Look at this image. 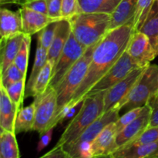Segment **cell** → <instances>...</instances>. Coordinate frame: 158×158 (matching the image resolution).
Masks as SVG:
<instances>
[{"mask_svg":"<svg viewBox=\"0 0 158 158\" xmlns=\"http://www.w3.org/2000/svg\"><path fill=\"white\" fill-rule=\"evenodd\" d=\"M134 32V24L130 23L110 30L103 37L93 53L86 77L66 106L71 109L83 102L90 89L104 77L126 51Z\"/></svg>","mask_w":158,"mask_h":158,"instance_id":"6da1fadb","label":"cell"},{"mask_svg":"<svg viewBox=\"0 0 158 158\" xmlns=\"http://www.w3.org/2000/svg\"><path fill=\"white\" fill-rule=\"evenodd\" d=\"M106 91L87 96L82 102L81 107L56 145L65 147L73 142L88 127L104 113V96Z\"/></svg>","mask_w":158,"mask_h":158,"instance_id":"7a4b0ae2","label":"cell"},{"mask_svg":"<svg viewBox=\"0 0 158 158\" xmlns=\"http://www.w3.org/2000/svg\"><path fill=\"white\" fill-rule=\"evenodd\" d=\"M72 32L86 48L99 43L110 32L111 15L101 12H80L69 19Z\"/></svg>","mask_w":158,"mask_h":158,"instance_id":"3957f363","label":"cell"},{"mask_svg":"<svg viewBox=\"0 0 158 158\" xmlns=\"http://www.w3.org/2000/svg\"><path fill=\"white\" fill-rule=\"evenodd\" d=\"M98 43L87 48L84 54L69 69L55 89L57 94L56 124L60 123V115L63 109L71 101L79 86L86 77L92 60L93 53Z\"/></svg>","mask_w":158,"mask_h":158,"instance_id":"277c9868","label":"cell"},{"mask_svg":"<svg viewBox=\"0 0 158 158\" xmlns=\"http://www.w3.org/2000/svg\"><path fill=\"white\" fill-rule=\"evenodd\" d=\"M158 92V66L150 64L143 76L128 96L121 110L125 112L148 104L150 99Z\"/></svg>","mask_w":158,"mask_h":158,"instance_id":"5b68a950","label":"cell"},{"mask_svg":"<svg viewBox=\"0 0 158 158\" xmlns=\"http://www.w3.org/2000/svg\"><path fill=\"white\" fill-rule=\"evenodd\" d=\"M35 106L33 131L40 135L56 126L57 94L55 89L48 87L42 95L34 98Z\"/></svg>","mask_w":158,"mask_h":158,"instance_id":"8992f818","label":"cell"},{"mask_svg":"<svg viewBox=\"0 0 158 158\" xmlns=\"http://www.w3.org/2000/svg\"><path fill=\"white\" fill-rule=\"evenodd\" d=\"M86 49L87 48L79 43L73 32H71L67 43L52 68V77L48 87L56 89L69 69L84 54Z\"/></svg>","mask_w":158,"mask_h":158,"instance_id":"52a82bcc","label":"cell"},{"mask_svg":"<svg viewBox=\"0 0 158 158\" xmlns=\"http://www.w3.org/2000/svg\"><path fill=\"white\" fill-rule=\"evenodd\" d=\"M148 66L134 69L127 77L106 91L104 96V113L116 107L120 108L121 110L128 96L141 78Z\"/></svg>","mask_w":158,"mask_h":158,"instance_id":"ba28073f","label":"cell"},{"mask_svg":"<svg viewBox=\"0 0 158 158\" xmlns=\"http://www.w3.org/2000/svg\"><path fill=\"white\" fill-rule=\"evenodd\" d=\"M137 68H138V66L134 63L128 52L125 51L114 66L90 89L86 97L91 94L108 90L110 88L127 77L134 69Z\"/></svg>","mask_w":158,"mask_h":158,"instance_id":"9c48e42d","label":"cell"},{"mask_svg":"<svg viewBox=\"0 0 158 158\" xmlns=\"http://www.w3.org/2000/svg\"><path fill=\"white\" fill-rule=\"evenodd\" d=\"M138 67H146L157 56L148 37L140 31H134L126 49Z\"/></svg>","mask_w":158,"mask_h":158,"instance_id":"30bf717a","label":"cell"},{"mask_svg":"<svg viewBox=\"0 0 158 158\" xmlns=\"http://www.w3.org/2000/svg\"><path fill=\"white\" fill-rule=\"evenodd\" d=\"M151 115V109L149 105L147 104L143 113L117 134L114 152L132 143L149 127Z\"/></svg>","mask_w":158,"mask_h":158,"instance_id":"8fae6325","label":"cell"},{"mask_svg":"<svg viewBox=\"0 0 158 158\" xmlns=\"http://www.w3.org/2000/svg\"><path fill=\"white\" fill-rule=\"evenodd\" d=\"M115 122L106 125L93 142L91 146L92 158H106L114 152L117 134Z\"/></svg>","mask_w":158,"mask_h":158,"instance_id":"7c38bea8","label":"cell"},{"mask_svg":"<svg viewBox=\"0 0 158 158\" xmlns=\"http://www.w3.org/2000/svg\"><path fill=\"white\" fill-rule=\"evenodd\" d=\"M19 10L21 14L23 33L26 35H32L38 33L49 23L55 21H60L53 19L49 15L35 12L25 6H22Z\"/></svg>","mask_w":158,"mask_h":158,"instance_id":"4fadbf2b","label":"cell"},{"mask_svg":"<svg viewBox=\"0 0 158 158\" xmlns=\"http://www.w3.org/2000/svg\"><path fill=\"white\" fill-rule=\"evenodd\" d=\"M23 33L22 18L19 10L13 12L2 8L0 10V35L1 43Z\"/></svg>","mask_w":158,"mask_h":158,"instance_id":"5bb4252c","label":"cell"},{"mask_svg":"<svg viewBox=\"0 0 158 158\" xmlns=\"http://www.w3.org/2000/svg\"><path fill=\"white\" fill-rule=\"evenodd\" d=\"M19 109L11 100L6 88L0 85V127L1 131L14 132ZM15 133V132H14Z\"/></svg>","mask_w":158,"mask_h":158,"instance_id":"9a60e30c","label":"cell"},{"mask_svg":"<svg viewBox=\"0 0 158 158\" xmlns=\"http://www.w3.org/2000/svg\"><path fill=\"white\" fill-rule=\"evenodd\" d=\"M72 32L69 20L61 19L58 22L53 41L48 49V61L54 66L60 57L65 45Z\"/></svg>","mask_w":158,"mask_h":158,"instance_id":"2e32d148","label":"cell"},{"mask_svg":"<svg viewBox=\"0 0 158 158\" xmlns=\"http://www.w3.org/2000/svg\"><path fill=\"white\" fill-rule=\"evenodd\" d=\"M106 158H158V141L123 147Z\"/></svg>","mask_w":158,"mask_h":158,"instance_id":"e0dca14e","label":"cell"},{"mask_svg":"<svg viewBox=\"0 0 158 158\" xmlns=\"http://www.w3.org/2000/svg\"><path fill=\"white\" fill-rule=\"evenodd\" d=\"M138 0H121L115 10L110 14L111 22L110 31L133 23Z\"/></svg>","mask_w":158,"mask_h":158,"instance_id":"ac0fdd59","label":"cell"},{"mask_svg":"<svg viewBox=\"0 0 158 158\" xmlns=\"http://www.w3.org/2000/svg\"><path fill=\"white\" fill-rule=\"evenodd\" d=\"M24 35V33H20L1 43V74H2L12 63H14L21 48Z\"/></svg>","mask_w":158,"mask_h":158,"instance_id":"d6986e66","label":"cell"},{"mask_svg":"<svg viewBox=\"0 0 158 158\" xmlns=\"http://www.w3.org/2000/svg\"><path fill=\"white\" fill-rule=\"evenodd\" d=\"M48 61V51L41 46V44L37 42L36 50H35V60H34L33 66H32L31 75L25 88V97L26 99L29 97L33 96V87L36 81L38 76L40 72L43 70Z\"/></svg>","mask_w":158,"mask_h":158,"instance_id":"ffe728a7","label":"cell"},{"mask_svg":"<svg viewBox=\"0 0 158 158\" xmlns=\"http://www.w3.org/2000/svg\"><path fill=\"white\" fill-rule=\"evenodd\" d=\"M35 106L34 102L30 105L22 108L17 114L15 122V134L23 132H29L33 130L35 123Z\"/></svg>","mask_w":158,"mask_h":158,"instance_id":"44dd1931","label":"cell"},{"mask_svg":"<svg viewBox=\"0 0 158 158\" xmlns=\"http://www.w3.org/2000/svg\"><path fill=\"white\" fill-rule=\"evenodd\" d=\"M81 12L111 14L121 0H78Z\"/></svg>","mask_w":158,"mask_h":158,"instance_id":"7402d4cb","label":"cell"},{"mask_svg":"<svg viewBox=\"0 0 158 158\" xmlns=\"http://www.w3.org/2000/svg\"><path fill=\"white\" fill-rule=\"evenodd\" d=\"M0 158H20L19 149L14 132L1 131Z\"/></svg>","mask_w":158,"mask_h":158,"instance_id":"603a6c76","label":"cell"},{"mask_svg":"<svg viewBox=\"0 0 158 158\" xmlns=\"http://www.w3.org/2000/svg\"><path fill=\"white\" fill-rule=\"evenodd\" d=\"M140 32L148 37L157 56H158V7L156 3L142 26Z\"/></svg>","mask_w":158,"mask_h":158,"instance_id":"cb8c5ba5","label":"cell"},{"mask_svg":"<svg viewBox=\"0 0 158 158\" xmlns=\"http://www.w3.org/2000/svg\"><path fill=\"white\" fill-rule=\"evenodd\" d=\"M156 3V0H138L134 19V31H140L148 15Z\"/></svg>","mask_w":158,"mask_h":158,"instance_id":"d4e9b609","label":"cell"},{"mask_svg":"<svg viewBox=\"0 0 158 158\" xmlns=\"http://www.w3.org/2000/svg\"><path fill=\"white\" fill-rule=\"evenodd\" d=\"M52 68H53L52 65L49 61H47L46 66L38 76V78L34 85L33 96H32L33 98L42 95L47 89L52 77Z\"/></svg>","mask_w":158,"mask_h":158,"instance_id":"484cf974","label":"cell"},{"mask_svg":"<svg viewBox=\"0 0 158 158\" xmlns=\"http://www.w3.org/2000/svg\"><path fill=\"white\" fill-rule=\"evenodd\" d=\"M31 46V35L25 34L23 38V43L19 49L18 55L15 58L14 63L19 68L22 73L26 77V73L28 69V63H29V51Z\"/></svg>","mask_w":158,"mask_h":158,"instance_id":"4316f807","label":"cell"},{"mask_svg":"<svg viewBox=\"0 0 158 158\" xmlns=\"http://www.w3.org/2000/svg\"><path fill=\"white\" fill-rule=\"evenodd\" d=\"M26 85V78H23L6 87L9 98L18 107L19 110H20L23 108L22 106H23V100L25 99Z\"/></svg>","mask_w":158,"mask_h":158,"instance_id":"83f0119b","label":"cell"},{"mask_svg":"<svg viewBox=\"0 0 158 158\" xmlns=\"http://www.w3.org/2000/svg\"><path fill=\"white\" fill-rule=\"evenodd\" d=\"M58 22L59 21H55L49 23V25H47L46 27L43 28L41 31L38 32L37 42L40 44H41V46L47 51L50 47L52 41H53Z\"/></svg>","mask_w":158,"mask_h":158,"instance_id":"f1b7e54d","label":"cell"},{"mask_svg":"<svg viewBox=\"0 0 158 158\" xmlns=\"http://www.w3.org/2000/svg\"><path fill=\"white\" fill-rule=\"evenodd\" d=\"M26 77L15 66V63H12L2 74H1V85L6 88Z\"/></svg>","mask_w":158,"mask_h":158,"instance_id":"f546056e","label":"cell"},{"mask_svg":"<svg viewBox=\"0 0 158 158\" xmlns=\"http://www.w3.org/2000/svg\"><path fill=\"white\" fill-rule=\"evenodd\" d=\"M144 108L145 106L143 107L134 108V109L131 110L127 112H125V114L123 116L119 117L118 120L115 122L116 130H117V134L120 132L125 127H127L131 122L136 120L143 113V111L144 110Z\"/></svg>","mask_w":158,"mask_h":158,"instance_id":"4dcf8cb0","label":"cell"},{"mask_svg":"<svg viewBox=\"0 0 158 158\" xmlns=\"http://www.w3.org/2000/svg\"><path fill=\"white\" fill-rule=\"evenodd\" d=\"M81 12L78 0H63L62 1V19L69 20L77 14Z\"/></svg>","mask_w":158,"mask_h":158,"instance_id":"1f68e13d","label":"cell"},{"mask_svg":"<svg viewBox=\"0 0 158 158\" xmlns=\"http://www.w3.org/2000/svg\"><path fill=\"white\" fill-rule=\"evenodd\" d=\"M157 141H158V127H148L138 138L127 146H131V145L135 146V145L145 144V143Z\"/></svg>","mask_w":158,"mask_h":158,"instance_id":"d6a6232c","label":"cell"},{"mask_svg":"<svg viewBox=\"0 0 158 158\" xmlns=\"http://www.w3.org/2000/svg\"><path fill=\"white\" fill-rule=\"evenodd\" d=\"M63 0H46L49 16L53 19H62L61 8Z\"/></svg>","mask_w":158,"mask_h":158,"instance_id":"836d02e7","label":"cell"},{"mask_svg":"<svg viewBox=\"0 0 158 158\" xmlns=\"http://www.w3.org/2000/svg\"><path fill=\"white\" fill-rule=\"evenodd\" d=\"M148 104L151 109V121L149 127H158V97L157 94L153 96L148 101Z\"/></svg>","mask_w":158,"mask_h":158,"instance_id":"e575fe53","label":"cell"},{"mask_svg":"<svg viewBox=\"0 0 158 158\" xmlns=\"http://www.w3.org/2000/svg\"><path fill=\"white\" fill-rule=\"evenodd\" d=\"M23 6L29 9H32L35 12L49 15L46 0H32V1L29 2L26 4H25Z\"/></svg>","mask_w":158,"mask_h":158,"instance_id":"d590c367","label":"cell"},{"mask_svg":"<svg viewBox=\"0 0 158 158\" xmlns=\"http://www.w3.org/2000/svg\"><path fill=\"white\" fill-rule=\"evenodd\" d=\"M55 127H52L50 129L48 130L47 131L42 134L40 136V141H39L38 145H37V151L40 152L43 151L44 148H46L48 146L49 143H50L52 137V134H53V130Z\"/></svg>","mask_w":158,"mask_h":158,"instance_id":"8d00e7d4","label":"cell"},{"mask_svg":"<svg viewBox=\"0 0 158 158\" xmlns=\"http://www.w3.org/2000/svg\"><path fill=\"white\" fill-rule=\"evenodd\" d=\"M40 158H66V154L61 146L56 145L52 150Z\"/></svg>","mask_w":158,"mask_h":158,"instance_id":"74e56055","label":"cell"},{"mask_svg":"<svg viewBox=\"0 0 158 158\" xmlns=\"http://www.w3.org/2000/svg\"><path fill=\"white\" fill-rule=\"evenodd\" d=\"M31 1H32V0H15V4L20 5L21 6H23L25 4Z\"/></svg>","mask_w":158,"mask_h":158,"instance_id":"f35d334b","label":"cell"},{"mask_svg":"<svg viewBox=\"0 0 158 158\" xmlns=\"http://www.w3.org/2000/svg\"><path fill=\"white\" fill-rule=\"evenodd\" d=\"M1 5L6 4H15V0H0Z\"/></svg>","mask_w":158,"mask_h":158,"instance_id":"ab89813d","label":"cell"},{"mask_svg":"<svg viewBox=\"0 0 158 158\" xmlns=\"http://www.w3.org/2000/svg\"><path fill=\"white\" fill-rule=\"evenodd\" d=\"M156 5H157V6L158 7V0H156Z\"/></svg>","mask_w":158,"mask_h":158,"instance_id":"60d3db41","label":"cell"},{"mask_svg":"<svg viewBox=\"0 0 158 158\" xmlns=\"http://www.w3.org/2000/svg\"><path fill=\"white\" fill-rule=\"evenodd\" d=\"M157 97H158V92L157 93Z\"/></svg>","mask_w":158,"mask_h":158,"instance_id":"b9f144b4","label":"cell"}]
</instances>
